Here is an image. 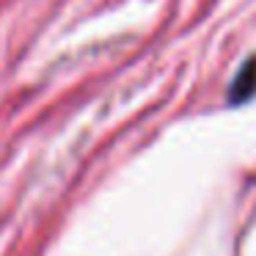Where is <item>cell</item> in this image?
I'll list each match as a JSON object with an SVG mask.
<instances>
[{
  "mask_svg": "<svg viewBox=\"0 0 256 256\" xmlns=\"http://www.w3.org/2000/svg\"><path fill=\"white\" fill-rule=\"evenodd\" d=\"M254 91H256V58H250L248 64H242L240 74L234 78V83H232V102L248 100Z\"/></svg>",
  "mask_w": 256,
  "mask_h": 256,
  "instance_id": "6da1fadb",
  "label": "cell"
}]
</instances>
